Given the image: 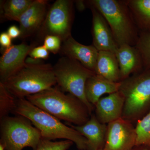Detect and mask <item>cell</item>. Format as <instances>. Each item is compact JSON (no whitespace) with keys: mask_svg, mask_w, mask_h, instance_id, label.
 Here are the masks:
<instances>
[{"mask_svg":"<svg viewBox=\"0 0 150 150\" xmlns=\"http://www.w3.org/2000/svg\"><path fill=\"white\" fill-rule=\"evenodd\" d=\"M13 112L29 120L40 131L42 139H65L74 143L80 150H86L87 141L76 130L30 103L25 98H17Z\"/></svg>","mask_w":150,"mask_h":150,"instance_id":"cell-1","label":"cell"},{"mask_svg":"<svg viewBox=\"0 0 150 150\" xmlns=\"http://www.w3.org/2000/svg\"><path fill=\"white\" fill-rule=\"evenodd\" d=\"M25 98L59 120L76 125L84 124L91 115L88 108L79 99L71 94H65L57 87H53Z\"/></svg>","mask_w":150,"mask_h":150,"instance_id":"cell-2","label":"cell"},{"mask_svg":"<svg viewBox=\"0 0 150 150\" xmlns=\"http://www.w3.org/2000/svg\"><path fill=\"white\" fill-rule=\"evenodd\" d=\"M87 6L97 10L107 22L118 46H135L139 35L126 0H89Z\"/></svg>","mask_w":150,"mask_h":150,"instance_id":"cell-3","label":"cell"},{"mask_svg":"<svg viewBox=\"0 0 150 150\" xmlns=\"http://www.w3.org/2000/svg\"><path fill=\"white\" fill-rule=\"evenodd\" d=\"M2 83L14 96L20 98L53 87L57 82L54 66L43 63L27 64L18 72Z\"/></svg>","mask_w":150,"mask_h":150,"instance_id":"cell-4","label":"cell"},{"mask_svg":"<svg viewBox=\"0 0 150 150\" xmlns=\"http://www.w3.org/2000/svg\"><path fill=\"white\" fill-rule=\"evenodd\" d=\"M119 91L124 98L122 118L139 120L150 105V69L131 75L121 81Z\"/></svg>","mask_w":150,"mask_h":150,"instance_id":"cell-5","label":"cell"},{"mask_svg":"<svg viewBox=\"0 0 150 150\" xmlns=\"http://www.w3.org/2000/svg\"><path fill=\"white\" fill-rule=\"evenodd\" d=\"M54 70L59 87L83 103L91 115L94 106L88 101L85 89L87 81L95 73L77 60L66 56L59 59L54 66Z\"/></svg>","mask_w":150,"mask_h":150,"instance_id":"cell-6","label":"cell"},{"mask_svg":"<svg viewBox=\"0 0 150 150\" xmlns=\"http://www.w3.org/2000/svg\"><path fill=\"white\" fill-rule=\"evenodd\" d=\"M1 120V142L5 150H22L26 147L37 149L42 139L40 131L26 118L6 117Z\"/></svg>","mask_w":150,"mask_h":150,"instance_id":"cell-7","label":"cell"},{"mask_svg":"<svg viewBox=\"0 0 150 150\" xmlns=\"http://www.w3.org/2000/svg\"><path fill=\"white\" fill-rule=\"evenodd\" d=\"M74 4L71 0H57L49 6L44 22L36 34L38 40L43 41L47 35H53L63 42L72 35Z\"/></svg>","mask_w":150,"mask_h":150,"instance_id":"cell-8","label":"cell"},{"mask_svg":"<svg viewBox=\"0 0 150 150\" xmlns=\"http://www.w3.org/2000/svg\"><path fill=\"white\" fill-rule=\"evenodd\" d=\"M137 134L132 122L123 118L108 123L104 150H131Z\"/></svg>","mask_w":150,"mask_h":150,"instance_id":"cell-9","label":"cell"},{"mask_svg":"<svg viewBox=\"0 0 150 150\" xmlns=\"http://www.w3.org/2000/svg\"><path fill=\"white\" fill-rule=\"evenodd\" d=\"M36 43L28 45L25 42L12 45L4 50L0 58V79L3 83L26 66L25 60Z\"/></svg>","mask_w":150,"mask_h":150,"instance_id":"cell-10","label":"cell"},{"mask_svg":"<svg viewBox=\"0 0 150 150\" xmlns=\"http://www.w3.org/2000/svg\"><path fill=\"white\" fill-rule=\"evenodd\" d=\"M49 8L48 1L34 0L18 22L21 32L20 39H25L37 34L44 22Z\"/></svg>","mask_w":150,"mask_h":150,"instance_id":"cell-11","label":"cell"},{"mask_svg":"<svg viewBox=\"0 0 150 150\" xmlns=\"http://www.w3.org/2000/svg\"><path fill=\"white\" fill-rule=\"evenodd\" d=\"M92 15L91 33L93 45L98 51L115 54L118 46L104 17L94 8L89 6Z\"/></svg>","mask_w":150,"mask_h":150,"instance_id":"cell-12","label":"cell"},{"mask_svg":"<svg viewBox=\"0 0 150 150\" xmlns=\"http://www.w3.org/2000/svg\"><path fill=\"white\" fill-rule=\"evenodd\" d=\"M99 51L93 45L86 46L78 42L72 35L62 42L59 54L77 60L94 72Z\"/></svg>","mask_w":150,"mask_h":150,"instance_id":"cell-13","label":"cell"},{"mask_svg":"<svg viewBox=\"0 0 150 150\" xmlns=\"http://www.w3.org/2000/svg\"><path fill=\"white\" fill-rule=\"evenodd\" d=\"M124 98L119 91L101 97L96 103L97 118L103 124L108 123L122 118Z\"/></svg>","mask_w":150,"mask_h":150,"instance_id":"cell-14","label":"cell"},{"mask_svg":"<svg viewBox=\"0 0 150 150\" xmlns=\"http://www.w3.org/2000/svg\"><path fill=\"white\" fill-rule=\"evenodd\" d=\"M71 126L86 139V150H101L104 149L107 134V125L100 123L96 116L91 115L88 121L81 125Z\"/></svg>","mask_w":150,"mask_h":150,"instance_id":"cell-15","label":"cell"},{"mask_svg":"<svg viewBox=\"0 0 150 150\" xmlns=\"http://www.w3.org/2000/svg\"><path fill=\"white\" fill-rule=\"evenodd\" d=\"M115 54L120 68L121 81L144 70L142 58L135 46L122 44L118 46Z\"/></svg>","mask_w":150,"mask_h":150,"instance_id":"cell-16","label":"cell"},{"mask_svg":"<svg viewBox=\"0 0 150 150\" xmlns=\"http://www.w3.org/2000/svg\"><path fill=\"white\" fill-rule=\"evenodd\" d=\"M120 82H114L108 80L96 74L87 81L85 93L88 101L95 106L103 95L114 93L119 91Z\"/></svg>","mask_w":150,"mask_h":150,"instance_id":"cell-17","label":"cell"},{"mask_svg":"<svg viewBox=\"0 0 150 150\" xmlns=\"http://www.w3.org/2000/svg\"><path fill=\"white\" fill-rule=\"evenodd\" d=\"M94 73L114 82L121 81L118 60L115 54L109 51H99Z\"/></svg>","mask_w":150,"mask_h":150,"instance_id":"cell-18","label":"cell"},{"mask_svg":"<svg viewBox=\"0 0 150 150\" xmlns=\"http://www.w3.org/2000/svg\"><path fill=\"white\" fill-rule=\"evenodd\" d=\"M140 33H150V0H126Z\"/></svg>","mask_w":150,"mask_h":150,"instance_id":"cell-19","label":"cell"},{"mask_svg":"<svg viewBox=\"0 0 150 150\" xmlns=\"http://www.w3.org/2000/svg\"><path fill=\"white\" fill-rule=\"evenodd\" d=\"M34 0H7L1 2V16L8 20L18 22L21 16Z\"/></svg>","mask_w":150,"mask_h":150,"instance_id":"cell-20","label":"cell"},{"mask_svg":"<svg viewBox=\"0 0 150 150\" xmlns=\"http://www.w3.org/2000/svg\"><path fill=\"white\" fill-rule=\"evenodd\" d=\"M136 129V146L144 145L150 148V110L138 121Z\"/></svg>","mask_w":150,"mask_h":150,"instance_id":"cell-21","label":"cell"},{"mask_svg":"<svg viewBox=\"0 0 150 150\" xmlns=\"http://www.w3.org/2000/svg\"><path fill=\"white\" fill-rule=\"evenodd\" d=\"M16 99L6 88L4 84L0 82V117L1 120L6 117L9 112L13 111Z\"/></svg>","mask_w":150,"mask_h":150,"instance_id":"cell-22","label":"cell"},{"mask_svg":"<svg viewBox=\"0 0 150 150\" xmlns=\"http://www.w3.org/2000/svg\"><path fill=\"white\" fill-rule=\"evenodd\" d=\"M135 47L142 58L144 70L150 69V33H140Z\"/></svg>","mask_w":150,"mask_h":150,"instance_id":"cell-23","label":"cell"},{"mask_svg":"<svg viewBox=\"0 0 150 150\" xmlns=\"http://www.w3.org/2000/svg\"><path fill=\"white\" fill-rule=\"evenodd\" d=\"M73 144L72 142L68 140L54 142L42 139L35 150H67Z\"/></svg>","mask_w":150,"mask_h":150,"instance_id":"cell-24","label":"cell"},{"mask_svg":"<svg viewBox=\"0 0 150 150\" xmlns=\"http://www.w3.org/2000/svg\"><path fill=\"white\" fill-rule=\"evenodd\" d=\"M62 44V41L58 36L48 35L43 40V46L49 52L56 54L59 53Z\"/></svg>","mask_w":150,"mask_h":150,"instance_id":"cell-25","label":"cell"},{"mask_svg":"<svg viewBox=\"0 0 150 150\" xmlns=\"http://www.w3.org/2000/svg\"><path fill=\"white\" fill-rule=\"evenodd\" d=\"M49 52L43 45L36 46L33 48L29 54V57L38 60H46L49 58Z\"/></svg>","mask_w":150,"mask_h":150,"instance_id":"cell-26","label":"cell"},{"mask_svg":"<svg viewBox=\"0 0 150 150\" xmlns=\"http://www.w3.org/2000/svg\"><path fill=\"white\" fill-rule=\"evenodd\" d=\"M12 38L7 32H2L0 34V44L3 51L11 46Z\"/></svg>","mask_w":150,"mask_h":150,"instance_id":"cell-27","label":"cell"},{"mask_svg":"<svg viewBox=\"0 0 150 150\" xmlns=\"http://www.w3.org/2000/svg\"><path fill=\"white\" fill-rule=\"evenodd\" d=\"M7 33L12 39H16L18 38H19L21 34L19 28L17 27L15 25H11L9 27L7 30Z\"/></svg>","mask_w":150,"mask_h":150,"instance_id":"cell-28","label":"cell"},{"mask_svg":"<svg viewBox=\"0 0 150 150\" xmlns=\"http://www.w3.org/2000/svg\"><path fill=\"white\" fill-rule=\"evenodd\" d=\"M76 4L77 7L78 9L81 11H83L86 8V6H87L86 1H76Z\"/></svg>","mask_w":150,"mask_h":150,"instance_id":"cell-29","label":"cell"},{"mask_svg":"<svg viewBox=\"0 0 150 150\" xmlns=\"http://www.w3.org/2000/svg\"><path fill=\"white\" fill-rule=\"evenodd\" d=\"M144 145H139V146H135L131 150H150V149H147L145 147Z\"/></svg>","mask_w":150,"mask_h":150,"instance_id":"cell-30","label":"cell"},{"mask_svg":"<svg viewBox=\"0 0 150 150\" xmlns=\"http://www.w3.org/2000/svg\"><path fill=\"white\" fill-rule=\"evenodd\" d=\"M0 150H5L4 146L1 143H0Z\"/></svg>","mask_w":150,"mask_h":150,"instance_id":"cell-31","label":"cell"},{"mask_svg":"<svg viewBox=\"0 0 150 150\" xmlns=\"http://www.w3.org/2000/svg\"><path fill=\"white\" fill-rule=\"evenodd\" d=\"M104 150V149H102V150Z\"/></svg>","mask_w":150,"mask_h":150,"instance_id":"cell-32","label":"cell"}]
</instances>
